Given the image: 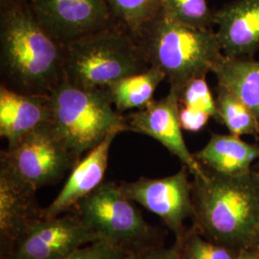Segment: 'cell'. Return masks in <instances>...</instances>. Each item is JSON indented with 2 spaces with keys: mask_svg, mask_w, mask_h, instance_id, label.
Masks as SVG:
<instances>
[{
  "mask_svg": "<svg viewBox=\"0 0 259 259\" xmlns=\"http://www.w3.org/2000/svg\"><path fill=\"white\" fill-rule=\"evenodd\" d=\"M65 45L38 22L28 0H0L1 84L48 96L65 79Z\"/></svg>",
  "mask_w": 259,
  "mask_h": 259,
  "instance_id": "6da1fadb",
  "label": "cell"
},
{
  "mask_svg": "<svg viewBox=\"0 0 259 259\" xmlns=\"http://www.w3.org/2000/svg\"><path fill=\"white\" fill-rule=\"evenodd\" d=\"M204 169V175L192 181V227L216 244L250 249L259 230V184L253 170L228 176Z\"/></svg>",
  "mask_w": 259,
  "mask_h": 259,
  "instance_id": "7a4b0ae2",
  "label": "cell"
},
{
  "mask_svg": "<svg viewBox=\"0 0 259 259\" xmlns=\"http://www.w3.org/2000/svg\"><path fill=\"white\" fill-rule=\"evenodd\" d=\"M149 64L180 93L186 83L212 72L222 48L212 28L192 27L160 13L136 36Z\"/></svg>",
  "mask_w": 259,
  "mask_h": 259,
  "instance_id": "3957f363",
  "label": "cell"
},
{
  "mask_svg": "<svg viewBox=\"0 0 259 259\" xmlns=\"http://www.w3.org/2000/svg\"><path fill=\"white\" fill-rule=\"evenodd\" d=\"M151 67L137 37L118 24L65 45V80L88 89H104Z\"/></svg>",
  "mask_w": 259,
  "mask_h": 259,
  "instance_id": "277c9868",
  "label": "cell"
},
{
  "mask_svg": "<svg viewBox=\"0 0 259 259\" xmlns=\"http://www.w3.org/2000/svg\"><path fill=\"white\" fill-rule=\"evenodd\" d=\"M51 125L75 157L81 159L112 132H126L125 116L105 89H88L64 80L48 95Z\"/></svg>",
  "mask_w": 259,
  "mask_h": 259,
  "instance_id": "5b68a950",
  "label": "cell"
},
{
  "mask_svg": "<svg viewBox=\"0 0 259 259\" xmlns=\"http://www.w3.org/2000/svg\"><path fill=\"white\" fill-rule=\"evenodd\" d=\"M71 211L100 240L107 241L130 254L162 245L157 228L146 222L135 203L113 182H104Z\"/></svg>",
  "mask_w": 259,
  "mask_h": 259,
  "instance_id": "8992f818",
  "label": "cell"
},
{
  "mask_svg": "<svg viewBox=\"0 0 259 259\" xmlns=\"http://www.w3.org/2000/svg\"><path fill=\"white\" fill-rule=\"evenodd\" d=\"M79 160L58 138L51 123L28 134L0 155V165L37 190L59 183Z\"/></svg>",
  "mask_w": 259,
  "mask_h": 259,
  "instance_id": "52a82bcc",
  "label": "cell"
},
{
  "mask_svg": "<svg viewBox=\"0 0 259 259\" xmlns=\"http://www.w3.org/2000/svg\"><path fill=\"white\" fill-rule=\"evenodd\" d=\"M189 170L182 167L176 174L160 179L140 177L119 184L121 192L134 203L141 204L158 216L179 240L185 234V222L192 219V182Z\"/></svg>",
  "mask_w": 259,
  "mask_h": 259,
  "instance_id": "ba28073f",
  "label": "cell"
},
{
  "mask_svg": "<svg viewBox=\"0 0 259 259\" xmlns=\"http://www.w3.org/2000/svg\"><path fill=\"white\" fill-rule=\"evenodd\" d=\"M97 240L99 236L70 211L37 223L1 251L0 258L61 259Z\"/></svg>",
  "mask_w": 259,
  "mask_h": 259,
  "instance_id": "9c48e42d",
  "label": "cell"
},
{
  "mask_svg": "<svg viewBox=\"0 0 259 259\" xmlns=\"http://www.w3.org/2000/svg\"><path fill=\"white\" fill-rule=\"evenodd\" d=\"M28 2L42 27L64 45L116 24L106 0H28Z\"/></svg>",
  "mask_w": 259,
  "mask_h": 259,
  "instance_id": "30bf717a",
  "label": "cell"
},
{
  "mask_svg": "<svg viewBox=\"0 0 259 259\" xmlns=\"http://www.w3.org/2000/svg\"><path fill=\"white\" fill-rule=\"evenodd\" d=\"M127 131L156 139L180 159L193 177L204 175V167L186 146L180 122L179 93L170 89L166 96L153 100L146 107L125 116Z\"/></svg>",
  "mask_w": 259,
  "mask_h": 259,
  "instance_id": "8fae6325",
  "label": "cell"
},
{
  "mask_svg": "<svg viewBox=\"0 0 259 259\" xmlns=\"http://www.w3.org/2000/svg\"><path fill=\"white\" fill-rule=\"evenodd\" d=\"M37 189L0 165V251H4L37 223L45 208L37 203Z\"/></svg>",
  "mask_w": 259,
  "mask_h": 259,
  "instance_id": "7c38bea8",
  "label": "cell"
},
{
  "mask_svg": "<svg viewBox=\"0 0 259 259\" xmlns=\"http://www.w3.org/2000/svg\"><path fill=\"white\" fill-rule=\"evenodd\" d=\"M224 56L252 58L259 49V0H234L214 12Z\"/></svg>",
  "mask_w": 259,
  "mask_h": 259,
  "instance_id": "4fadbf2b",
  "label": "cell"
},
{
  "mask_svg": "<svg viewBox=\"0 0 259 259\" xmlns=\"http://www.w3.org/2000/svg\"><path fill=\"white\" fill-rule=\"evenodd\" d=\"M119 132H112L84 155L70 171L65 185L53 202L45 208V218L53 219L70 212L82 199L105 182L111 145Z\"/></svg>",
  "mask_w": 259,
  "mask_h": 259,
  "instance_id": "5bb4252c",
  "label": "cell"
},
{
  "mask_svg": "<svg viewBox=\"0 0 259 259\" xmlns=\"http://www.w3.org/2000/svg\"><path fill=\"white\" fill-rule=\"evenodd\" d=\"M52 120L48 96L27 94L0 85V136L8 147Z\"/></svg>",
  "mask_w": 259,
  "mask_h": 259,
  "instance_id": "9a60e30c",
  "label": "cell"
},
{
  "mask_svg": "<svg viewBox=\"0 0 259 259\" xmlns=\"http://www.w3.org/2000/svg\"><path fill=\"white\" fill-rule=\"evenodd\" d=\"M194 157L213 172L228 176L246 175L252 171V163L259 158V144L249 143L232 134H212Z\"/></svg>",
  "mask_w": 259,
  "mask_h": 259,
  "instance_id": "2e32d148",
  "label": "cell"
},
{
  "mask_svg": "<svg viewBox=\"0 0 259 259\" xmlns=\"http://www.w3.org/2000/svg\"><path fill=\"white\" fill-rule=\"evenodd\" d=\"M212 73L219 85L234 93L250 108L259 126V61L223 56Z\"/></svg>",
  "mask_w": 259,
  "mask_h": 259,
  "instance_id": "e0dca14e",
  "label": "cell"
},
{
  "mask_svg": "<svg viewBox=\"0 0 259 259\" xmlns=\"http://www.w3.org/2000/svg\"><path fill=\"white\" fill-rule=\"evenodd\" d=\"M165 80L164 74L156 67L131 75L104 88L114 108L123 113L139 110L154 100L158 84Z\"/></svg>",
  "mask_w": 259,
  "mask_h": 259,
  "instance_id": "ac0fdd59",
  "label": "cell"
},
{
  "mask_svg": "<svg viewBox=\"0 0 259 259\" xmlns=\"http://www.w3.org/2000/svg\"><path fill=\"white\" fill-rule=\"evenodd\" d=\"M216 103L220 122L227 127L230 134L237 137L259 138L258 123L254 114L234 93L218 84Z\"/></svg>",
  "mask_w": 259,
  "mask_h": 259,
  "instance_id": "d6986e66",
  "label": "cell"
},
{
  "mask_svg": "<svg viewBox=\"0 0 259 259\" xmlns=\"http://www.w3.org/2000/svg\"><path fill=\"white\" fill-rule=\"evenodd\" d=\"M116 24L137 36L160 13L162 0H106Z\"/></svg>",
  "mask_w": 259,
  "mask_h": 259,
  "instance_id": "ffe728a7",
  "label": "cell"
},
{
  "mask_svg": "<svg viewBox=\"0 0 259 259\" xmlns=\"http://www.w3.org/2000/svg\"><path fill=\"white\" fill-rule=\"evenodd\" d=\"M174 245L180 259H236L239 252L204 238L192 226Z\"/></svg>",
  "mask_w": 259,
  "mask_h": 259,
  "instance_id": "44dd1931",
  "label": "cell"
},
{
  "mask_svg": "<svg viewBox=\"0 0 259 259\" xmlns=\"http://www.w3.org/2000/svg\"><path fill=\"white\" fill-rule=\"evenodd\" d=\"M161 13L192 27L209 29L214 25V12L207 0H162Z\"/></svg>",
  "mask_w": 259,
  "mask_h": 259,
  "instance_id": "7402d4cb",
  "label": "cell"
},
{
  "mask_svg": "<svg viewBox=\"0 0 259 259\" xmlns=\"http://www.w3.org/2000/svg\"><path fill=\"white\" fill-rule=\"evenodd\" d=\"M205 77L195 78L185 84L179 93L180 105L204 111L214 120L220 122L216 98L213 97Z\"/></svg>",
  "mask_w": 259,
  "mask_h": 259,
  "instance_id": "603a6c76",
  "label": "cell"
},
{
  "mask_svg": "<svg viewBox=\"0 0 259 259\" xmlns=\"http://www.w3.org/2000/svg\"><path fill=\"white\" fill-rule=\"evenodd\" d=\"M130 253L105 240L94 241L61 259H129Z\"/></svg>",
  "mask_w": 259,
  "mask_h": 259,
  "instance_id": "cb8c5ba5",
  "label": "cell"
},
{
  "mask_svg": "<svg viewBox=\"0 0 259 259\" xmlns=\"http://www.w3.org/2000/svg\"><path fill=\"white\" fill-rule=\"evenodd\" d=\"M209 118L211 117L204 111L180 105V122L185 131L197 133L204 129Z\"/></svg>",
  "mask_w": 259,
  "mask_h": 259,
  "instance_id": "d4e9b609",
  "label": "cell"
},
{
  "mask_svg": "<svg viewBox=\"0 0 259 259\" xmlns=\"http://www.w3.org/2000/svg\"><path fill=\"white\" fill-rule=\"evenodd\" d=\"M129 259H180L176 247L173 244L171 247L163 245L156 246L147 250H141L130 254Z\"/></svg>",
  "mask_w": 259,
  "mask_h": 259,
  "instance_id": "484cf974",
  "label": "cell"
},
{
  "mask_svg": "<svg viewBox=\"0 0 259 259\" xmlns=\"http://www.w3.org/2000/svg\"><path fill=\"white\" fill-rule=\"evenodd\" d=\"M236 259H259V257L251 249H244L239 250Z\"/></svg>",
  "mask_w": 259,
  "mask_h": 259,
  "instance_id": "4316f807",
  "label": "cell"
},
{
  "mask_svg": "<svg viewBox=\"0 0 259 259\" xmlns=\"http://www.w3.org/2000/svg\"><path fill=\"white\" fill-rule=\"evenodd\" d=\"M250 249L253 250L259 257V230L257 233H256V235H255V238H254V240L252 242V245H251Z\"/></svg>",
  "mask_w": 259,
  "mask_h": 259,
  "instance_id": "83f0119b",
  "label": "cell"
},
{
  "mask_svg": "<svg viewBox=\"0 0 259 259\" xmlns=\"http://www.w3.org/2000/svg\"><path fill=\"white\" fill-rule=\"evenodd\" d=\"M253 174H254V176L256 178V180H257V182H258L259 184V171H257V170H253Z\"/></svg>",
  "mask_w": 259,
  "mask_h": 259,
  "instance_id": "f1b7e54d",
  "label": "cell"
},
{
  "mask_svg": "<svg viewBox=\"0 0 259 259\" xmlns=\"http://www.w3.org/2000/svg\"><path fill=\"white\" fill-rule=\"evenodd\" d=\"M257 167H259V165H258V166H257Z\"/></svg>",
  "mask_w": 259,
  "mask_h": 259,
  "instance_id": "f546056e",
  "label": "cell"
}]
</instances>
